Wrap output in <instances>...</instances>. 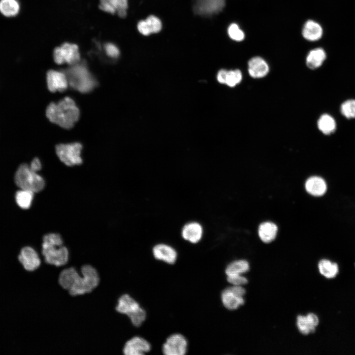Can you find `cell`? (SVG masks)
Instances as JSON below:
<instances>
[{"label":"cell","instance_id":"cb8c5ba5","mask_svg":"<svg viewBox=\"0 0 355 355\" xmlns=\"http://www.w3.org/2000/svg\"><path fill=\"white\" fill-rule=\"evenodd\" d=\"M318 268L320 273L328 279L334 278L339 272V267L336 263L325 259L320 261Z\"/></svg>","mask_w":355,"mask_h":355},{"label":"cell","instance_id":"484cf974","mask_svg":"<svg viewBox=\"0 0 355 355\" xmlns=\"http://www.w3.org/2000/svg\"><path fill=\"white\" fill-rule=\"evenodd\" d=\"M32 191L20 189L15 193V201L17 205L22 209H28L32 205L34 197Z\"/></svg>","mask_w":355,"mask_h":355},{"label":"cell","instance_id":"6da1fadb","mask_svg":"<svg viewBox=\"0 0 355 355\" xmlns=\"http://www.w3.org/2000/svg\"><path fill=\"white\" fill-rule=\"evenodd\" d=\"M81 272L82 277L74 268L70 267L62 270L59 275V284L71 296L91 292L99 285V273L93 266L84 265L81 268Z\"/></svg>","mask_w":355,"mask_h":355},{"label":"cell","instance_id":"f1b7e54d","mask_svg":"<svg viewBox=\"0 0 355 355\" xmlns=\"http://www.w3.org/2000/svg\"><path fill=\"white\" fill-rule=\"evenodd\" d=\"M227 34L230 39L236 42L242 41L245 38L244 31L238 24L234 22L231 23L228 26Z\"/></svg>","mask_w":355,"mask_h":355},{"label":"cell","instance_id":"7a4b0ae2","mask_svg":"<svg viewBox=\"0 0 355 355\" xmlns=\"http://www.w3.org/2000/svg\"><path fill=\"white\" fill-rule=\"evenodd\" d=\"M46 115L49 120L64 129H71L78 120L80 111L74 101L66 97L57 103L47 106Z\"/></svg>","mask_w":355,"mask_h":355},{"label":"cell","instance_id":"4316f807","mask_svg":"<svg viewBox=\"0 0 355 355\" xmlns=\"http://www.w3.org/2000/svg\"><path fill=\"white\" fill-rule=\"evenodd\" d=\"M319 129L325 135L333 133L336 127L334 118L328 114H323L320 116L318 121Z\"/></svg>","mask_w":355,"mask_h":355},{"label":"cell","instance_id":"f546056e","mask_svg":"<svg viewBox=\"0 0 355 355\" xmlns=\"http://www.w3.org/2000/svg\"><path fill=\"white\" fill-rule=\"evenodd\" d=\"M342 114L348 119L355 118V100H348L341 106Z\"/></svg>","mask_w":355,"mask_h":355},{"label":"cell","instance_id":"e0dca14e","mask_svg":"<svg viewBox=\"0 0 355 355\" xmlns=\"http://www.w3.org/2000/svg\"><path fill=\"white\" fill-rule=\"evenodd\" d=\"M327 54L323 48L317 46L309 51L305 58V65L311 70L321 67L326 60Z\"/></svg>","mask_w":355,"mask_h":355},{"label":"cell","instance_id":"30bf717a","mask_svg":"<svg viewBox=\"0 0 355 355\" xmlns=\"http://www.w3.org/2000/svg\"><path fill=\"white\" fill-rule=\"evenodd\" d=\"M18 260L27 271L33 272L38 268L41 260L37 251L32 247H23L18 255Z\"/></svg>","mask_w":355,"mask_h":355},{"label":"cell","instance_id":"3957f363","mask_svg":"<svg viewBox=\"0 0 355 355\" xmlns=\"http://www.w3.org/2000/svg\"><path fill=\"white\" fill-rule=\"evenodd\" d=\"M41 247V253L47 264L59 267L68 263L69 252L64 246L63 240L59 233H50L45 235Z\"/></svg>","mask_w":355,"mask_h":355},{"label":"cell","instance_id":"d4e9b609","mask_svg":"<svg viewBox=\"0 0 355 355\" xmlns=\"http://www.w3.org/2000/svg\"><path fill=\"white\" fill-rule=\"evenodd\" d=\"M20 7L17 0H0V12L5 17L15 16L18 14Z\"/></svg>","mask_w":355,"mask_h":355},{"label":"cell","instance_id":"5bb4252c","mask_svg":"<svg viewBox=\"0 0 355 355\" xmlns=\"http://www.w3.org/2000/svg\"><path fill=\"white\" fill-rule=\"evenodd\" d=\"M305 187L309 194L316 197L325 196L328 188L326 180L319 176L309 178L305 182Z\"/></svg>","mask_w":355,"mask_h":355},{"label":"cell","instance_id":"603a6c76","mask_svg":"<svg viewBox=\"0 0 355 355\" xmlns=\"http://www.w3.org/2000/svg\"><path fill=\"white\" fill-rule=\"evenodd\" d=\"M278 228L277 225L271 222H264L258 228V235L260 239L264 243H270L276 238Z\"/></svg>","mask_w":355,"mask_h":355},{"label":"cell","instance_id":"52a82bcc","mask_svg":"<svg viewBox=\"0 0 355 355\" xmlns=\"http://www.w3.org/2000/svg\"><path fill=\"white\" fill-rule=\"evenodd\" d=\"M82 145L78 142L60 143L55 147L56 153L60 160L70 167L82 164Z\"/></svg>","mask_w":355,"mask_h":355},{"label":"cell","instance_id":"ac0fdd59","mask_svg":"<svg viewBox=\"0 0 355 355\" xmlns=\"http://www.w3.org/2000/svg\"><path fill=\"white\" fill-rule=\"evenodd\" d=\"M217 80L221 84L233 87L241 82L242 73L239 69L231 70L221 69L217 72Z\"/></svg>","mask_w":355,"mask_h":355},{"label":"cell","instance_id":"e575fe53","mask_svg":"<svg viewBox=\"0 0 355 355\" xmlns=\"http://www.w3.org/2000/svg\"><path fill=\"white\" fill-rule=\"evenodd\" d=\"M30 168L34 172L37 173L42 168L41 163L40 160L36 157L33 159L29 165Z\"/></svg>","mask_w":355,"mask_h":355},{"label":"cell","instance_id":"d6986e66","mask_svg":"<svg viewBox=\"0 0 355 355\" xmlns=\"http://www.w3.org/2000/svg\"><path fill=\"white\" fill-rule=\"evenodd\" d=\"M138 31L143 36L157 33L162 29V22L154 15L149 16L145 20L140 21L137 25Z\"/></svg>","mask_w":355,"mask_h":355},{"label":"cell","instance_id":"7402d4cb","mask_svg":"<svg viewBox=\"0 0 355 355\" xmlns=\"http://www.w3.org/2000/svg\"><path fill=\"white\" fill-rule=\"evenodd\" d=\"M221 299L223 306L227 309L233 310L244 304L243 297L234 293L229 288L224 289L221 294Z\"/></svg>","mask_w":355,"mask_h":355},{"label":"cell","instance_id":"44dd1931","mask_svg":"<svg viewBox=\"0 0 355 355\" xmlns=\"http://www.w3.org/2000/svg\"><path fill=\"white\" fill-rule=\"evenodd\" d=\"M182 238L191 243L196 244L202 238L203 228L198 222H191L186 224L181 231Z\"/></svg>","mask_w":355,"mask_h":355},{"label":"cell","instance_id":"4fadbf2b","mask_svg":"<svg viewBox=\"0 0 355 355\" xmlns=\"http://www.w3.org/2000/svg\"><path fill=\"white\" fill-rule=\"evenodd\" d=\"M248 71L253 78H260L265 76L269 71L267 61L260 56H254L247 62Z\"/></svg>","mask_w":355,"mask_h":355},{"label":"cell","instance_id":"9c48e42d","mask_svg":"<svg viewBox=\"0 0 355 355\" xmlns=\"http://www.w3.org/2000/svg\"><path fill=\"white\" fill-rule=\"evenodd\" d=\"M188 348V341L181 334L170 335L162 346V352L165 355H184Z\"/></svg>","mask_w":355,"mask_h":355},{"label":"cell","instance_id":"d6a6232c","mask_svg":"<svg viewBox=\"0 0 355 355\" xmlns=\"http://www.w3.org/2000/svg\"><path fill=\"white\" fill-rule=\"evenodd\" d=\"M105 49L106 54L111 58H117L119 55V49L112 43H109L105 44Z\"/></svg>","mask_w":355,"mask_h":355},{"label":"cell","instance_id":"8992f818","mask_svg":"<svg viewBox=\"0 0 355 355\" xmlns=\"http://www.w3.org/2000/svg\"><path fill=\"white\" fill-rule=\"evenodd\" d=\"M115 310L120 314L126 315L136 327L140 326L146 319L145 310L128 294H123L118 298Z\"/></svg>","mask_w":355,"mask_h":355},{"label":"cell","instance_id":"9a60e30c","mask_svg":"<svg viewBox=\"0 0 355 355\" xmlns=\"http://www.w3.org/2000/svg\"><path fill=\"white\" fill-rule=\"evenodd\" d=\"M301 33L306 40L310 42H316L322 38L324 29L319 22L313 19H308L304 23Z\"/></svg>","mask_w":355,"mask_h":355},{"label":"cell","instance_id":"836d02e7","mask_svg":"<svg viewBox=\"0 0 355 355\" xmlns=\"http://www.w3.org/2000/svg\"><path fill=\"white\" fill-rule=\"evenodd\" d=\"M128 7L127 0H118V6L116 9L118 15L121 18H124L126 15V9Z\"/></svg>","mask_w":355,"mask_h":355},{"label":"cell","instance_id":"5b68a950","mask_svg":"<svg viewBox=\"0 0 355 355\" xmlns=\"http://www.w3.org/2000/svg\"><path fill=\"white\" fill-rule=\"evenodd\" d=\"M14 181L20 189L29 190L34 193L41 191L45 185L43 177L33 171L27 164L19 166L15 174Z\"/></svg>","mask_w":355,"mask_h":355},{"label":"cell","instance_id":"7c38bea8","mask_svg":"<svg viewBox=\"0 0 355 355\" xmlns=\"http://www.w3.org/2000/svg\"><path fill=\"white\" fill-rule=\"evenodd\" d=\"M48 89L51 92H64L69 87L67 75L63 71L49 70L46 73Z\"/></svg>","mask_w":355,"mask_h":355},{"label":"cell","instance_id":"4dcf8cb0","mask_svg":"<svg viewBox=\"0 0 355 355\" xmlns=\"http://www.w3.org/2000/svg\"><path fill=\"white\" fill-rule=\"evenodd\" d=\"M99 7L106 12L114 14L116 11L118 0H100Z\"/></svg>","mask_w":355,"mask_h":355},{"label":"cell","instance_id":"83f0119b","mask_svg":"<svg viewBox=\"0 0 355 355\" xmlns=\"http://www.w3.org/2000/svg\"><path fill=\"white\" fill-rule=\"evenodd\" d=\"M248 262L245 260H239L229 264L225 269L227 276L232 275H241L249 270Z\"/></svg>","mask_w":355,"mask_h":355},{"label":"cell","instance_id":"ba28073f","mask_svg":"<svg viewBox=\"0 0 355 355\" xmlns=\"http://www.w3.org/2000/svg\"><path fill=\"white\" fill-rule=\"evenodd\" d=\"M53 57L55 62L58 65L67 63L74 65L77 64L80 60L78 46L75 44L65 43L54 49Z\"/></svg>","mask_w":355,"mask_h":355},{"label":"cell","instance_id":"277c9868","mask_svg":"<svg viewBox=\"0 0 355 355\" xmlns=\"http://www.w3.org/2000/svg\"><path fill=\"white\" fill-rule=\"evenodd\" d=\"M65 72L69 85L78 91L85 93L92 91L98 85L94 76L83 64H75Z\"/></svg>","mask_w":355,"mask_h":355},{"label":"cell","instance_id":"2e32d148","mask_svg":"<svg viewBox=\"0 0 355 355\" xmlns=\"http://www.w3.org/2000/svg\"><path fill=\"white\" fill-rule=\"evenodd\" d=\"M152 253L155 259L169 264H174L178 257L176 249L170 245L159 244L152 248Z\"/></svg>","mask_w":355,"mask_h":355},{"label":"cell","instance_id":"ffe728a7","mask_svg":"<svg viewBox=\"0 0 355 355\" xmlns=\"http://www.w3.org/2000/svg\"><path fill=\"white\" fill-rule=\"evenodd\" d=\"M319 322L318 317L313 313H309L306 316L299 315L297 318V327L304 335L314 332Z\"/></svg>","mask_w":355,"mask_h":355},{"label":"cell","instance_id":"1f68e13d","mask_svg":"<svg viewBox=\"0 0 355 355\" xmlns=\"http://www.w3.org/2000/svg\"><path fill=\"white\" fill-rule=\"evenodd\" d=\"M227 280L228 283L234 285H242L248 283L246 278L241 275H232L227 276Z\"/></svg>","mask_w":355,"mask_h":355},{"label":"cell","instance_id":"8fae6325","mask_svg":"<svg viewBox=\"0 0 355 355\" xmlns=\"http://www.w3.org/2000/svg\"><path fill=\"white\" fill-rule=\"evenodd\" d=\"M150 350L151 345L149 342L142 337L135 336L126 342L123 352L125 355H142Z\"/></svg>","mask_w":355,"mask_h":355}]
</instances>
